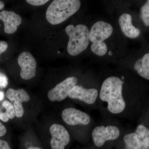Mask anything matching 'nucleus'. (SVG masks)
<instances>
[{
  "label": "nucleus",
  "mask_w": 149,
  "mask_h": 149,
  "mask_svg": "<svg viewBox=\"0 0 149 149\" xmlns=\"http://www.w3.org/2000/svg\"><path fill=\"white\" fill-rule=\"evenodd\" d=\"M116 118H103L95 123L91 134L93 143L101 148L108 142H114L121 139L125 130Z\"/></svg>",
  "instance_id": "2"
},
{
  "label": "nucleus",
  "mask_w": 149,
  "mask_h": 149,
  "mask_svg": "<svg viewBox=\"0 0 149 149\" xmlns=\"http://www.w3.org/2000/svg\"><path fill=\"white\" fill-rule=\"evenodd\" d=\"M49 131L52 136L50 145L52 149H65L70 143V134L64 125L54 123L51 125Z\"/></svg>",
  "instance_id": "8"
},
{
  "label": "nucleus",
  "mask_w": 149,
  "mask_h": 149,
  "mask_svg": "<svg viewBox=\"0 0 149 149\" xmlns=\"http://www.w3.org/2000/svg\"><path fill=\"white\" fill-rule=\"evenodd\" d=\"M113 31L112 26L109 23L98 21L94 24L89 33V39L93 43L103 42L111 36Z\"/></svg>",
  "instance_id": "12"
},
{
  "label": "nucleus",
  "mask_w": 149,
  "mask_h": 149,
  "mask_svg": "<svg viewBox=\"0 0 149 149\" xmlns=\"http://www.w3.org/2000/svg\"><path fill=\"white\" fill-rule=\"evenodd\" d=\"M8 85V79L5 74L0 72V88H4Z\"/></svg>",
  "instance_id": "20"
},
{
  "label": "nucleus",
  "mask_w": 149,
  "mask_h": 149,
  "mask_svg": "<svg viewBox=\"0 0 149 149\" xmlns=\"http://www.w3.org/2000/svg\"><path fill=\"white\" fill-rule=\"evenodd\" d=\"M7 133L6 126L0 121V137L4 136Z\"/></svg>",
  "instance_id": "25"
},
{
  "label": "nucleus",
  "mask_w": 149,
  "mask_h": 149,
  "mask_svg": "<svg viewBox=\"0 0 149 149\" xmlns=\"http://www.w3.org/2000/svg\"><path fill=\"white\" fill-rule=\"evenodd\" d=\"M5 6V4L2 1H0V10H1Z\"/></svg>",
  "instance_id": "26"
},
{
  "label": "nucleus",
  "mask_w": 149,
  "mask_h": 149,
  "mask_svg": "<svg viewBox=\"0 0 149 149\" xmlns=\"http://www.w3.org/2000/svg\"><path fill=\"white\" fill-rule=\"evenodd\" d=\"M0 20L4 24V32L8 34H12L16 32L17 26L22 23L21 17L13 11L3 10L0 12Z\"/></svg>",
  "instance_id": "13"
},
{
  "label": "nucleus",
  "mask_w": 149,
  "mask_h": 149,
  "mask_svg": "<svg viewBox=\"0 0 149 149\" xmlns=\"http://www.w3.org/2000/svg\"><path fill=\"white\" fill-rule=\"evenodd\" d=\"M65 31L69 37L67 51L70 55L77 56L87 49L90 41V31L87 26L78 24L74 27L70 24L65 28Z\"/></svg>",
  "instance_id": "5"
},
{
  "label": "nucleus",
  "mask_w": 149,
  "mask_h": 149,
  "mask_svg": "<svg viewBox=\"0 0 149 149\" xmlns=\"http://www.w3.org/2000/svg\"><path fill=\"white\" fill-rule=\"evenodd\" d=\"M61 116L66 125L79 129V136L84 140L91 138V130L95 123L92 116L86 112L74 107L64 109Z\"/></svg>",
  "instance_id": "3"
},
{
  "label": "nucleus",
  "mask_w": 149,
  "mask_h": 149,
  "mask_svg": "<svg viewBox=\"0 0 149 149\" xmlns=\"http://www.w3.org/2000/svg\"><path fill=\"white\" fill-rule=\"evenodd\" d=\"M4 97V93L3 92H0V101L2 100Z\"/></svg>",
  "instance_id": "27"
},
{
  "label": "nucleus",
  "mask_w": 149,
  "mask_h": 149,
  "mask_svg": "<svg viewBox=\"0 0 149 149\" xmlns=\"http://www.w3.org/2000/svg\"><path fill=\"white\" fill-rule=\"evenodd\" d=\"M91 50L94 54L99 56L104 55L107 52V47L105 43H93L91 47Z\"/></svg>",
  "instance_id": "17"
},
{
  "label": "nucleus",
  "mask_w": 149,
  "mask_h": 149,
  "mask_svg": "<svg viewBox=\"0 0 149 149\" xmlns=\"http://www.w3.org/2000/svg\"><path fill=\"white\" fill-rule=\"evenodd\" d=\"M27 149H42L40 148H39V147L33 146V147H29V148H27Z\"/></svg>",
  "instance_id": "28"
},
{
  "label": "nucleus",
  "mask_w": 149,
  "mask_h": 149,
  "mask_svg": "<svg viewBox=\"0 0 149 149\" xmlns=\"http://www.w3.org/2000/svg\"><path fill=\"white\" fill-rule=\"evenodd\" d=\"M113 53L112 52H109V55L110 56H111L112 55Z\"/></svg>",
  "instance_id": "29"
},
{
  "label": "nucleus",
  "mask_w": 149,
  "mask_h": 149,
  "mask_svg": "<svg viewBox=\"0 0 149 149\" xmlns=\"http://www.w3.org/2000/svg\"><path fill=\"white\" fill-rule=\"evenodd\" d=\"M122 139L124 143V149H141V144L134 131H125Z\"/></svg>",
  "instance_id": "16"
},
{
  "label": "nucleus",
  "mask_w": 149,
  "mask_h": 149,
  "mask_svg": "<svg viewBox=\"0 0 149 149\" xmlns=\"http://www.w3.org/2000/svg\"><path fill=\"white\" fill-rule=\"evenodd\" d=\"M132 20L130 15L124 13L120 15L118 22L123 34L126 37L133 39L139 37L141 34V30L133 26Z\"/></svg>",
  "instance_id": "14"
},
{
  "label": "nucleus",
  "mask_w": 149,
  "mask_h": 149,
  "mask_svg": "<svg viewBox=\"0 0 149 149\" xmlns=\"http://www.w3.org/2000/svg\"><path fill=\"white\" fill-rule=\"evenodd\" d=\"M78 79L74 76L68 77L56 85L48 92V99L51 102H60L68 97L69 91L77 85Z\"/></svg>",
  "instance_id": "7"
},
{
  "label": "nucleus",
  "mask_w": 149,
  "mask_h": 149,
  "mask_svg": "<svg viewBox=\"0 0 149 149\" xmlns=\"http://www.w3.org/2000/svg\"><path fill=\"white\" fill-rule=\"evenodd\" d=\"M6 97L13 105L15 116L17 118L22 117L24 115V109L22 103L28 102L30 99L27 91L23 89L15 90L9 88L6 93Z\"/></svg>",
  "instance_id": "10"
},
{
  "label": "nucleus",
  "mask_w": 149,
  "mask_h": 149,
  "mask_svg": "<svg viewBox=\"0 0 149 149\" xmlns=\"http://www.w3.org/2000/svg\"><path fill=\"white\" fill-rule=\"evenodd\" d=\"M0 120L4 122H8L9 120V118H8L7 115L6 113V111L5 110V111H3L2 109H1V107H0Z\"/></svg>",
  "instance_id": "22"
},
{
  "label": "nucleus",
  "mask_w": 149,
  "mask_h": 149,
  "mask_svg": "<svg viewBox=\"0 0 149 149\" xmlns=\"http://www.w3.org/2000/svg\"><path fill=\"white\" fill-rule=\"evenodd\" d=\"M125 77L116 76L104 80L99 91L97 109L103 118H120L133 121L148 108L149 101L140 92L125 91Z\"/></svg>",
  "instance_id": "1"
},
{
  "label": "nucleus",
  "mask_w": 149,
  "mask_h": 149,
  "mask_svg": "<svg viewBox=\"0 0 149 149\" xmlns=\"http://www.w3.org/2000/svg\"><path fill=\"white\" fill-rule=\"evenodd\" d=\"M134 69L140 76L146 80H149V54L144 55L143 56L136 61Z\"/></svg>",
  "instance_id": "15"
},
{
  "label": "nucleus",
  "mask_w": 149,
  "mask_h": 149,
  "mask_svg": "<svg viewBox=\"0 0 149 149\" xmlns=\"http://www.w3.org/2000/svg\"><path fill=\"white\" fill-rule=\"evenodd\" d=\"M141 17L146 26H149V1H148L141 8Z\"/></svg>",
  "instance_id": "19"
},
{
  "label": "nucleus",
  "mask_w": 149,
  "mask_h": 149,
  "mask_svg": "<svg viewBox=\"0 0 149 149\" xmlns=\"http://www.w3.org/2000/svg\"><path fill=\"white\" fill-rule=\"evenodd\" d=\"M138 125L134 130L141 144V149L149 148V107L138 119Z\"/></svg>",
  "instance_id": "11"
},
{
  "label": "nucleus",
  "mask_w": 149,
  "mask_h": 149,
  "mask_svg": "<svg viewBox=\"0 0 149 149\" xmlns=\"http://www.w3.org/2000/svg\"><path fill=\"white\" fill-rule=\"evenodd\" d=\"M80 6L79 0H54L48 7L46 19L53 25L60 24L76 13Z\"/></svg>",
  "instance_id": "4"
},
{
  "label": "nucleus",
  "mask_w": 149,
  "mask_h": 149,
  "mask_svg": "<svg viewBox=\"0 0 149 149\" xmlns=\"http://www.w3.org/2000/svg\"><path fill=\"white\" fill-rule=\"evenodd\" d=\"M2 106L6 109V113L9 119H13L15 116V111L13 104L8 101H4L2 103Z\"/></svg>",
  "instance_id": "18"
},
{
  "label": "nucleus",
  "mask_w": 149,
  "mask_h": 149,
  "mask_svg": "<svg viewBox=\"0 0 149 149\" xmlns=\"http://www.w3.org/2000/svg\"><path fill=\"white\" fill-rule=\"evenodd\" d=\"M8 47V45L5 41H0V54L4 52Z\"/></svg>",
  "instance_id": "23"
},
{
  "label": "nucleus",
  "mask_w": 149,
  "mask_h": 149,
  "mask_svg": "<svg viewBox=\"0 0 149 149\" xmlns=\"http://www.w3.org/2000/svg\"><path fill=\"white\" fill-rule=\"evenodd\" d=\"M49 1L48 0H27L26 2L29 4L34 6L43 5Z\"/></svg>",
  "instance_id": "21"
},
{
  "label": "nucleus",
  "mask_w": 149,
  "mask_h": 149,
  "mask_svg": "<svg viewBox=\"0 0 149 149\" xmlns=\"http://www.w3.org/2000/svg\"><path fill=\"white\" fill-rule=\"evenodd\" d=\"M99 91L94 88H88L83 85H75L69 91L68 97L80 103L89 109H97Z\"/></svg>",
  "instance_id": "6"
},
{
  "label": "nucleus",
  "mask_w": 149,
  "mask_h": 149,
  "mask_svg": "<svg viewBox=\"0 0 149 149\" xmlns=\"http://www.w3.org/2000/svg\"><path fill=\"white\" fill-rule=\"evenodd\" d=\"M17 62L21 68L20 76L24 80H28L35 77L37 62L29 52H24L19 56Z\"/></svg>",
  "instance_id": "9"
},
{
  "label": "nucleus",
  "mask_w": 149,
  "mask_h": 149,
  "mask_svg": "<svg viewBox=\"0 0 149 149\" xmlns=\"http://www.w3.org/2000/svg\"><path fill=\"white\" fill-rule=\"evenodd\" d=\"M0 149H11L8 142L0 139Z\"/></svg>",
  "instance_id": "24"
}]
</instances>
